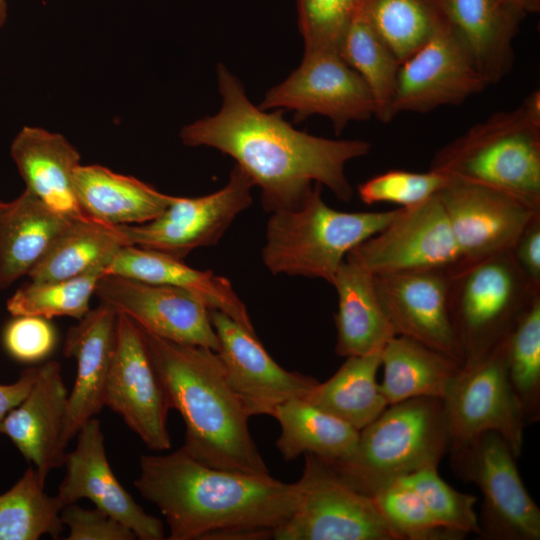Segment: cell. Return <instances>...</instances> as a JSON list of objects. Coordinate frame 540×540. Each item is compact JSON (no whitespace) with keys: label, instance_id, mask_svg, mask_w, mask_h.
Instances as JSON below:
<instances>
[{"label":"cell","instance_id":"cell-1","mask_svg":"<svg viewBox=\"0 0 540 540\" xmlns=\"http://www.w3.org/2000/svg\"><path fill=\"white\" fill-rule=\"evenodd\" d=\"M221 107L212 116L184 126L182 142L206 146L232 157L261 191V204L273 213L299 207L315 183L349 202L353 188L345 166L364 157L371 144L361 139H330L295 129L283 110L267 112L251 103L240 80L217 66Z\"/></svg>","mask_w":540,"mask_h":540},{"label":"cell","instance_id":"cell-2","mask_svg":"<svg viewBox=\"0 0 540 540\" xmlns=\"http://www.w3.org/2000/svg\"><path fill=\"white\" fill-rule=\"evenodd\" d=\"M139 469L134 486L164 516L169 540L272 538L300 498L297 482L213 468L182 446L142 455Z\"/></svg>","mask_w":540,"mask_h":540},{"label":"cell","instance_id":"cell-3","mask_svg":"<svg viewBox=\"0 0 540 540\" xmlns=\"http://www.w3.org/2000/svg\"><path fill=\"white\" fill-rule=\"evenodd\" d=\"M145 334L169 407L184 421V450L213 468L269 473L248 427L251 416L229 384L219 354Z\"/></svg>","mask_w":540,"mask_h":540},{"label":"cell","instance_id":"cell-4","mask_svg":"<svg viewBox=\"0 0 540 540\" xmlns=\"http://www.w3.org/2000/svg\"><path fill=\"white\" fill-rule=\"evenodd\" d=\"M429 169L501 191L540 211V91L442 146Z\"/></svg>","mask_w":540,"mask_h":540},{"label":"cell","instance_id":"cell-5","mask_svg":"<svg viewBox=\"0 0 540 540\" xmlns=\"http://www.w3.org/2000/svg\"><path fill=\"white\" fill-rule=\"evenodd\" d=\"M449 448L442 399L417 397L388 405L359 431L349 457L326 462L351 488L372 496L392 481L438 467Z\"/></svg>","mask_w":540,"mask_h":540},{"label":"cell","instance_id":"cell-6","mask_svg":"<svg viewBox=\"0 0 540 540\" xmlns=\"http://www.w3.org/2000/svg\"><path fill=\"white\" fill-rule=\"evenodd\" d=\"M315 183L297 208L271 213L262 260L274 275L322 279L331 284L347 254L382 230L397 209L344 212L328 206Z\"/></svg>","mask_w":540,"mask_h":540},{"label":"cell","instance_id":"cell-7","mask_svg":"<svg viewBox=\"0 0 540 540\" xmlns=\"http://www.w3.org/2000/svg\"><path fill=\"white\" fill-rule=\"evenodd\" d=\"M539 294L509 251L449 272V309L462 365L500 343Z\"/></svg>","mask_w":540,"mask_h":540},{"label":"cell","instance_id":"cell-8","mask_svg":"<svg viewBox=\"0 0 540 540\" xmlns=\"http://www.w3.org/2000/svg\"><path fill=\"white\" fill-rule=\"evenodd\" d=\"M451 467L483 496L480 534L491 540H539L540 509L528 493L510 447L484 432L449 450Z\"/></svg>","mask_w":540,"mask_h":540},{"label":"cell","instance_id":"cell-9","mask_svg":"<svg viewBox=\"0 0 540 540\" xmlns=\"http://www.w3.org/2000/svg\"><path fill=\"white\" fill-rule=\"evenodd\" d=\"M304 456L298 506L273 539L401 540L371 496L347 485L324 459Z\"/></svg>","mask_w":540,"mask_h":540},{"label":"cell","instance_id":"cell-10","mask_svg":"<svg viewBox=\"0 0 540 540\" xmlns=\"http://www.w3.org/2000/svg\"><path fill=\"white\" fill-rule=\"evenodd\" d=\"M443 401L450 448L484 432L498 433L517 458L527 425L508 380L505 338L483 356L464 363Z\"/></svg>","mask_w":540,"mask_h":540},{"label":"cell","instance_id":"cell-11","mask_svg":"<svg viewBox=\"0 0 540 540\" xmlns=\"http://www.w3.org/2000/svg\"><path fill=\"white\" fill-rule=\"evenodd\" d=\"M104 406L117 413L150 450L164 451L171 447L167 428L170 407L146 334L120 313H117Z\"/></svg>","mask_w":540,"mask_h":540},{"label":"cell","instance_id":"cell-12","mask_svg":"<svg viewBox=\"0 0 540 540\" xmlns=\"http://www.w3.org/2000/svg\"><path fill=\"white\" fill-rule=\"evenodd\" d=\"M251 178L238 165L218 191L199 197H176L155 219L120 225L128 245L183 259L197 248L216 245L233 220L251 202Z\"/></svg>","mask_w":540,"mask_h":540},{"label":"cell","instance_id":"cell-13","mask_svg":"<svg viewBox=\"0 0 540 540\" xmlns=\"http://www.w3.org/2000/svg\"><path fill=\"white\" fill-rule=\"evenodd\" d=\"M262 110H289L297 121L312 115L328 118L337 135L352 121L374 116L372 95L361 77L337 51H304L300 65L270 88Z\"/></svg>","mask_w":540,"mask_h":540},{"label":"cell","instance_id":"cell-14","mask_svg":"<svg viewBox=\"0 0 540 540\" xmlns=\"http://www.w3.org/2000/svg\"><path fill=\"white\" fill-rule=\"evenodd\" d=\"M374 275L424 270L452 271L459 261L444 207L434 195L397 208L392 220L346 256Z\"/></svg>","mask_w":540,"mask_h":540},{"label":"cell","instance_id":"cell-15","mask_svg":"<svg viewBox=\"0 0 540 540\" xmlns=\"http://www.w3.org/2000/svg\"><path fill=\"white\" fill-rule=\"evenodd\" d=\"M488 86L464 41L446 22L400 64L395 113L459 105Z\"/></svg>","mask_w":540,"mask_h":540},{"label":"cell","instance_id":"cell-16","mask_svg":"<svg viewBox=\"0 0 540 540\" xmlns=\"http://www.w3.org/2000/svg\"><path fill=\"white\" fill-rule=\"evenodd\" d=\"M95 295L143 331L172 342L219 349L206 304L184 289L105 274Z\"/></svg>","mask_w":540,"mask_h":540},{"label":"cell","instance_id":"cell-17","mask_svg":"<svg viewBox=\"0 0 540 540\" xmlns=\"http://www.w3.org/2000/svg\"><path fill=\"white\" fill-rule=\"evenodd\" d=\"M437 195L459 254L455 268L510 251L528 222L540 212L501 191L454 179H449Z\"/></svg>","mask_w":540,"mask_h":540},{"label":"cell","instance_id":"cell-18","mask_svg":"<svg viewBox=\"0 0 540 540\" xmlns=\"http://www.w3.org/2000/svg\"><path fill=\"white\" fill-rule=\"evenodd\" d=\"M209 314L219 340L217 353L228 382L250 416H271L276 406L293 398H303L318 383L311 376L282 368L255 333L225 313L210 310Z\"/></svg>","mask_w":540,"mask_h":540},{"label":"cell","instance_id":"cell-19","mask_svg":"<svg viewBox=\"0 0 540 540\" xmlns=\"http://www.w3.org/2000/svg\"><path fill=\"white\" fill-rule=\"evenodd\" d=\"M63 465L65 476L55 495L63 507L89 499L96 508L127 526L136 538H166L162 521L146 513L114 474L99 419L92 417L79 429L76 447L66 453Z\"/></svg>","mask_w":540,"mask_h":540},{"label":"cell","instance_id":"cell-20","mask_svg":"<svg viewBox=\"0 0 540 540\" xmlns=\"http://www.w3.org/2000/svg\"><path fill=\"white\" fill-rule=\"evenodd\" d=\"M396 335L426 345L462 365L449 309V272L424 270L374 275Z\"/></svg>","mask_w":540,"mask_h":540},{"label":"cell","instance_id":"cell-21","mask_svg":"<svg viewBox=\"0 0 540 540\" xmlns=\"http://www.w3.org/2000/svg\"><path fill=\"white\" fill-rule=\"evenodd\" d=\"M68 392L61 365L54 360L39 365L36 381L26 398L0 423L27 462L43 476L63 466Z\"/></svg>","mask_w":540,"mask_h":540},{"label":"cell","instance_id":"cell-22","mask_svg":"<svg viewBox=\"0 0 540 540\" xmlns=\"http://www.w3.org/2000/svg\"><path fill=\"white\" fill-rule=\"evenodd\" d=\"M117 313L100 303L65 337L63 353L74 358L77 372L68 395L64 438L68 444L83 424L104 407V396L114 347Z\"/></svg>","mask_w":540,"mask_h":540},{"label":"cell","instance_id":"cell-23","mask_svg":"<svg viewBox=\"0 0 540 540\" xmlns=\"http://www.w3.org/2000/svg\"><path fill=\"white\" fill-rule=\"evenodd\" d=\"M10 154L25 189L46 206L72 220L89 217L78 202L74 185L80 154L63 135L24 126L13 139Z\"/></svg>","mask_w":540,"mask_h":540},{"label":"cell","instance_id":"cell-24","mask_svg":"<svg viewBox=\"0 0 540 540\" xmlns=\"http://www.w3.org/2000/svg\"><path fill=\"white\" fill-rule=\"evenodd\" d=\"M442 7L487 83L505 78L514 65V41L526 14L501 0H442Z\"/></svg>","mask_w":540,"mask_h":540},{"label":"cell","instance_id":"cell-25","mask_svg":"<svg viewBox=\"0 0 540 540\" xmlns=\"http://www.w3.org/2000/svg\"><path fill=\"white\" fill-rule=\"evenodd\" d=\"M105 274L184 289L200 298L210 310L225 313L255 333L246 306L231 282L211 270H198L174 256L126 245L107 266Z\"/></svg>","mask_w":540,"mask_h":540},{"label":"cell","instance_id":"cell-26","mask_svg":"<svg viewBox=\"0 0 540 540\" xmlns=\"http://www.w3.org/2000/svg\"><path fill=\"white\" fill-rule=\"evenodd\" d=\"M331 284L338 296L335 353L346 358L382 351L396 332L377 294L374 274L345 259Z\"/></svg>","mask_w":540,"mask_h":540},{"label":"cell","instance_id":"cell-27","mask_svg":"<svg viewBox=\"0 0 540 540\" xmlns=\"http://www.w3.org/2000/svg\"><path fill=\"white\" fill-rule=\"evenodd\" d=\"M66 218L28 190L0 212V289H6L40 262L69 225Z\"/></svg>","mask_w":540,"mask_h":540},{"label":"cell","instance_id":"cell-28","mask_svg":"<svg viewBox=\"0 0 540 540\" xmlns=\"http://www.w3.org/2000/svg\"><path fill=\"white\" fill-rule=\"evenodd\" d=\"M74 185L83 212L111 226L147 223L158 217L173 199L133 176L95 164H80Z\"/></svg>","mask_w":540,"mask_h":540},{"label":"cell","instance_id":"cell-29","mask_svg":"<svg viewBox=\"0 0 540 540\" xmlns=\"http://www.w3.org/2000/svg\"><path fill=\"white\" fill-rule=\"evenodd\" d=\"M380 391L388 405L417 397L443 399L461 365L408 337L396 335L381 353Z\"/></svg>","mask_w":540,"mask_h":540},{"label":"cell","instance_id":"cell-30","mask_svg":"<svg viewBox=\"0 0 540 540\" xmlns=\"http://www.w3.org/2000/svg\"><path fill=\"white\" fill-rule=\"evenodd\" d=\"M128 245L118 226L91 217L72 220L40 262L30 271V281H53L102 270Z\"/></svg>","mask_w":540,"mask_h":540},{"label":"cell","instance_id":"cell-31","mask_svg":"<svg viewBox=\"0 0 540 540\" xmlns=\"http://www.w3.org/2000/svg\"><path fill=\"white\" fill-rule=\"evenodd\" d=\"M381 353L346 357L334 375L303 398L360 431L388 406L377 382Z\"/></svg>","mask_w":540,"mask_h":540},{"label":"cell","instance_id":"cell-32","mask_svg":"<svg viewBox=\"0 0 540 540\" xmlns=\"http://www.w3.org/2000/svg\"><path fill=\"white\" fill-rule=\"evenodd\" d=\"M271 416L281 426L276 446L285 461L307 453L325 461L342 460L353 453L357 444V429L304 398L279 404Z\"/></svg>","mask_w":540,"mask_h":540},{"label":"cell","instance_id":"cell-33","mask_svg":"<svg viewBox=\"0 0 540 540\" xmlns=\"http://www.w3.org/2000/svg\"><path fill=\"white\" fill-rule=\"evenodd\" d=\"M338 53L368 87L374 101V117L384 124L391 122L396 117L400 62L361 9L345 31Z\"/></svg>","mask_w":540,"mask_h":540},{"label":"cell","instance_id":"cell-34","mask_svg":"<svg viewBox=\"0 0 540 540\" xmlns=\"http://www.w3.org/2000/svg\"><path fill=\"white\" fill-rule=\"evenodd\" d=\"M45 480L29 466L22 477L0 495V540H38L60 536L63 508L56 496L45 491Z\"/></svg>","mask_w":540,"mask_h":540},{"label":"cell","instance_id":"cell-35","mask_svg":"<svg viewBox=\"0 0 540 540\" xmlns=\"http://www.w3.org/2000/svg\"><path fill=\"white\" fill-rule=\"evenodd\" d=\"M361 11L400 64L447 22L442 0H364Z\"/></svg>","mask_w":540,"mask_h":540},{"label":"cell","instance_id":"cell-36","mask_svg":"<svg viewBox=\"0 0 540 540\" xmlns=\"http://www.w3.org/2000/svg\"><path fill=\"white\" fill-rule=\"evenodd\" d=\"M508 380L526 424L540 418V294L505 337Z\"/></svg>","mask_w":540,"mask_h":540},{"label":"cell","instance_id":"cell-37","mask_svg":"<svg viewBox=\"0 0 540 540\" xmlns=\"http://www.w3.org/2000/svg\"><path fill=\"white\" fill-rule=\"evenodd\" d=\"M105 275L102 270L53 281H30L7 300L11 315H35L47 319L68 316L80 320L90 310V300Z\"/></svg>","mask_w":540,"mask_h":540},{"label":"cell","instance_id":"cell-38","mask_svg":"<svg viewBox=\"0 0 540 540\" xmlns=\"http://www.w3.org/2000/svg\"><path fill=\"white\" fill-rule=\"evenodd\" d=\"M421 497L428 511L440 527L458 536L480 534L475 512L477 498L455 490L438 474V467H427L402 478Z\"/></svg>","mask_w":540,"mask_h":540},{"label":"cell","instance_id":"cell-39","mask_svg":"<svg viewBox=\"0 0 540 540\" xmlns=\"http://www.w3.org/2000/svg\"><path fill=\"white\" fill-rule=\"evenodd\" d=\"M371 497L401 540L460 539L438 525L419 494L401 479L386 484Z\"/></svg>","mask_w":540,"mask_h":540},{"label":"cell","instance_id":"cell-40","mask_svg":"<svg viewBox=\"0 0 540 540\" xmlns=\"http://www.w3.org/2000/svg\"><path fill=\"white\" fill-rule=\"evenodd\" d=\"M364 0H297L304 51L332 50L360 11Z\"/></svg>","mask_w":540,"mask_h":540},{"label":"cell","instance_id":"cell-41","mask_svg":"<svg viewBox=\"0 0 540 540\" xmlns=\"http://www.w3.org/2000/svg\"><path fill=\"white\" fill-rule=\"evenodd\" d=\"M448 181L445 175L430 169L426 172L389 170L359 184L357 191L367 205L393 203L406 208L436 195Z\"/></svg>","mask_w":540,"mask_h":540},{"label":"cell","instance_id":"cell-42","mask_svg":"<svg viewBox=\"0 0 540 540\" xmlns=\"http://www.w3.org/2000/svg\"><path fill=\"white\" fill-rule=\"evenodd\" d=\"M1 338L7 354L22 363L46 359L57 344V332L50 319L35 315H12Z\"/></svg>","mask_w":540,"mask_h":540},{"label":"cell","instance_id":"cell-43","mask_svg":"<svg viewBox=\"0 0 540 540\" xmlns=\"http://www.w3.org/2000/svg\"><path fill=\"white\" fill-rule=\"evenodd\" d=\"M64 526L69 529L68 540H134L136 535L127 526L94 508H82L76 503L66 505L60 513Z\"/></svg>","mask_w":540,"mask_h":540},{"label":"cell","instance_id":"cell-44","mask_svg":"<svg viewBox=\"0 0 540 540\" xmlns=\"http://www.w3.org/2000/svg\"><path fill=\"white\" fill-rule=\"evenodd\" d=\"M509 252L529 282L540 289V212L528 222Z\"/></svg>","mask_w":540,"mask_h":540},{"label":"cell","instance_id":"cell-45","mask_svg":"<svg viewBox=\"0 0 540 540\" xmlns=\"http://www.w3.org/2000/svg\"><path fill=\"white\" fill-rule=\"evenodd\" d=\"M38 372L39 366L29 367L21 372L16 382L12 384H0V423L29 394L36 381Z\"/></svg>","mask_w":540,"mask_h":540},{"label":"cell","instance_id":"cell-46","mask_svg":"<svg viewBox=\"0 0 540 540\" xmlns=\"http://www.w3.org/2000/svg\"><path fill=\"white\" fill-rule=\"evenodd\" d=\"M511 5L524 14L537 13L540 11V0H501Z\"/></svg>","mask_w":540,"mask_h":540},{"label":"cell","instance_id":"cell-47","mask_svg":"<svg viewBox=\"0 0 540 540\" xmlns=\"http://www.w3.org/2000/svg\"><path fill=\"white\" fill-rule=\"evenodd\" d=\"M7 16L6 0H0V28L5 23Z\"/></svg>","mask_w":540,"mask_h":540},{"label":"cell","instance_id":"cell-48","mask_svg":"<svg viewBox=\"0 0 540 540\" xmlns=\"http://www.w3.org/2000/svg\"><path fill=\"white\" fill-rule=\"evenodd\" d=\"M3 203L2 201H0V212H1V209H2V206H3Z\"/></svg>","mask_w":540,"mask_h":540}]
</instances>
